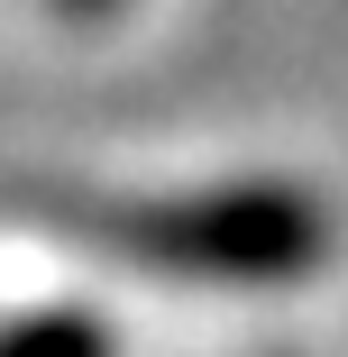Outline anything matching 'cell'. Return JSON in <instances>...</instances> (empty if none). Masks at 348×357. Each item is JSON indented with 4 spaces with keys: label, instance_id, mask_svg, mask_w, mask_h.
Returning <instances> with one entry per match:
<instances>
[{
    "label": "cell",
    "instance_id": "6da1fadb",
    "mask_svg": "<svg viewBox=\"0 0 348 357\" xmlns=\"http://www.w3.org/2000/svg\"><path fill=\"white\" fill-rule=\"evenodd\" d=\"M37 220L92 257L174 275V284H303L339 248L330 202L303 183H211V192H156V202L55 192L37 202Z\"/></svg>",
    "mask_w": 348,
    "mask_h": 357
},
{
    "label": "cell",
    "instance_id": "7a4b0ae2",
    "mask_svg": "<svg viewBox=\"0 0 348 357\" xmlns=\"http://www.w3.org/2000/svg\"><path fill=\"white\" fill-rule=\"evenodd\" d=\"M0 357H119V330L101 312H19L0 321Z\"/></svg>",
    "mask_w": 348,
    "mask_h": 357
},
{
    "label": "cell",
    "instance_id": "3957f363",
    "mask_svg": "<svg viewBox=\"0 0 348 357\" xmlns=\"http://www.w3.org/2000/svg\"><path fill=\"white\" fill-rule=\"evenodd\" d=\"M110 10H119V0H55V19H83V28H92V19H110Z\"/></svg>",
    "mask_w": 348,
    "mask_h": 357
}]
</instances>
